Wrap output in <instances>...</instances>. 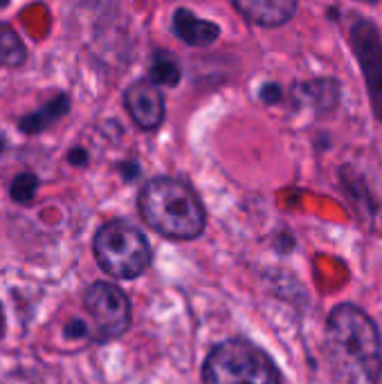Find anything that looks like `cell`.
Returning a JSON list of instances; mask_svg holds the SVG:
<instances>
[{"mask_svg":"<svg viewBox=\"0 0 382 384\" xmlns=\"http://www.w3.org/2000/svg\"><path fill=\"white\" fill-rule=\"evenodd\" d=\"M324 357L335 384H378L382 346L371 317L351 304L333 308L326 321Z\"/></svg>","mask_w":382,"mask_h":384,"instance_id":"1","label":"cell"},{"mask_svg":"<svg viewBox=\"0 0 382 384\" xmlns=\"http://www.w3.org/2000/svg\"><path fill=\"white\" fill-rule=\"evenodd\" d=\"M140 214L146 225L174 241H191L205 232V207L187 182L155 178L140 193Z\"/></svg>","mask_w":382,"mask_h":384,"instance_id":"2","label":"cell"},{"mask_svg":"<svg viewBox=\"0 0 382 384\" xmlns=\"http://www.w3.org/2000/svg\"><path fill=\"white\" fill-rule=\"evenodd\" d=\"M205 384H279L273 360L245 340H227L209 353Z\"/></svg>","mask_w":382,"mask_h":384,"instance_id":"3","label":"cell"},{"mask_svg":"<svg viewBox=\"0 0 382 384\" xmlns=\"http://www.w3.org/2000/svg\"><path fill=\"white\" fill-rule=\"evenodd\" d=\"M95 256L106 275L115 279H135L149 268L151 247L144 234L126 220H110L97 232Z\"/></svg>","mask_w":382,"mask_h":384,"instance_id":"4","label":"cell"},{"mask_svg":"<svg viewBox=\"0 0 382 384\" xmlns=\"http://www.w3.org/2000/svg\"><path fill=\"white\" fill-rule=\"evenodd\" d=\"M83 301L97 328V335L102 340H115L124 335L131 324V304L117 286L97 281L85 290Z\"/></svg>","mask_w":382,"mask_h":384,"instance_id":"5","label":"cell"},{"mask_svg":"<svg viewBox=\"0 0 382 384\" xmlns=\"http://www.w3.org/2000/svg\"><path fill=\"white\" fill-rule=\"evenodd\" d=\"M351 47L362 68L366 92L378 121H382V41L378 28L366 18H357L351 28Z\"/></svg>","mask_w":382,"mask_h":384,"instance_id":"6","label":"cell"},{"mask_svg":"<svg viewBox=\"0 0 382 384\" xmlns=\"http://www.w3.org/2000/svg\"><path fill=\"white\" fill-rule=\"evenodd\" d=\"M124 104L131 119L142 131H155L165 121V97L151 81L133 83L124 95Z\"/></svg>","mask_w":382,"mask_h":384,"instance_id":"7","label":"cell"},{"mask_svg":"<svg viewBox=\"0 0 382 384\" xmlns=\"http://www.w3.org/2000/svg\"><path fill=\"white\" fill-rule=\"evenodd\" d=\"M232 5L258 28H281L297 14V0H232Z\"/></svg>","mask_w":382,"mask_h":384,"instance_id":"8","label":"cell"},{"mask_svg":"<svg viewBox=\"0 0 382 384\" xmlns=\"http://www.w3.org/2000/svg\"><path fill=\"white\" fill-rule=\"evenodd\" d=\"M174 34L191 47H207L218 41L220 28L214 20L198 18L187 7H178L174 11Z\"/></svg>","mask_w":382,"mask_h":384,"instance_id":"9","label":"cell"},{"mask_svg":"<svg viewBox=\"0 0 382 384\" xmlns=\"http://www.w3.org/2000/svg\"><path fill=\"white\" fill-rule=\"evenodd\" d=\"M299 95L304 97V102H308L317 110L319 115L333 113V110L340 106V99H342L340 83L335 79H328V77L311 79V81L302 83Z\"/></svg>","mask_w":382,"mask_h":384,"instance_id":"10","label":"cell"},{"mask_svg":"<svg viewBox=\"0 0 382 384\" xmlns=\"http://www.w3.org/2000/svg\"><path fill=\"white\" fill-rule=\"evenodd\" d=\"M25 59L28 52L20 36L9 25L0 23V68H18L25 64Z\"/></svg>","mask_w":382,"mask_h":384,"instance_id":"11","label":"cell"},{"mask_svg":"<svg viewBox=\"0 0 382 384\" xmlns=\"http://www.w3.org/2000/svg\"><path fill=\"white\" fill-rule=\"evenodd\" d=\"M182 79V70L178 61L169 52H155L149 70V81L155 85H165V88H176Z\"/></svg>","mask_w":382,"mask_h":384,"instance_id":"12","label":"cell"},{"mask_svg":"<svg viewBox=\"0 0 382 384\" xmlns=\"http://www.w3.org/2000/svg\"><path fill=\"white\" fill-rule=\"evenodd\" d=\"M68 106H70L68 97L61 95V97L54 99L52 104L43 106L36 115H30V117L23 119V121H20V126H23V131H30V133L43 131L45 126H50L52 121H56L61 115H66V113H68Z\"/></svg>","mask_w":382,"mask_h":384,"instance_id":"13","label":"cell"},{"mask_svg":"<svg viewBox=\"0 0 382 384\" xmlns=\"http://www.w3.org/2000/svg\"><path fill=\"white\" fill-rule=\"evenodd\" d=\"M36 189H39V180H36V176H32V173H20V176H16L14 182H11L9 196L14 198L18 205H28L34 200Z\"/></svg>","mask_w":382,"mask_h":384,"instance_id":"14","label":"cell"},{"mask_svg":"<svg viewBox=\"0 0 382 384\" xmlns=\"http://www.w3.org/2000/svg\"><path fill=\"white\" fill-rule=\"evenodd\" d=\"M258 99H261L265 106H277L283 102V88L279 83H263L261 90H258Z\"/></svg>","mask_w":382,"mask_h":384,"instance_id":"15","label":"cell"},{"mask_svg":"<svg viewBox=\"0 0 382 384\" xmlns=\"http://www.w3.org/2000/svg\"><path fill=\"white\" fill-rule=\"evenodd\" d=\"M121 171H124V176H126L129 180H133V178L140 173V167L135 164V162H131V164H124V167H121Z\"/></svg>","mask_w":382,"mask_h":384,"instance_id":"16","label":"cell"},{"mask_svg":"<svg viewBox=\"0 0 382 384\" xmlns=\"http://www.w3.org/2000/svg\"><path fill=\"white\" fill-rule=\"evenodd\" d=\"M70 157H72V164H85V153L83 151H75Z\"/></svg>","mask_w":382,"mask_h":384,"instance_id":"17","label":"cell"},{"mask_svg":"<svg viewBox=\"0 0 382 384\" xmlns=\"http://www.w3.org/2000/svg\"><path fill=\"white\" fill-rule=\"evenodd\" d=\"M369 3H376V0H369Z\"/></svg>","mask_w":382,"mask_h":384,"instance_id":"18","label":"cell"},{"mask_svg":"<svg viewBox=\"0 0 382 384\" xmlns=\"http://www.w3.org/2000/svg\"><path fill=\"white\" fill-rule=\"evenodd\" d=\"M0 148H3V142H0Z\"/></svg>","mask_w":382,"mask_h":384,"instance_id":"19","label":"cell"}]
</instances>
